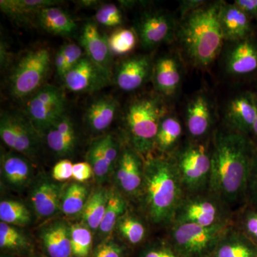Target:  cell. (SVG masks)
<instances>
[{
	"instance_id": "cell-1",
	"label": "cell",
	"mask_w": 257,
	"mask_h": 257,
	"mask_svg": "<svg viewBox=\"0 0 257 257\" xmlns=\"http://www.w3.org/2000/svg\"><path fill=\"white\" fill-rule=\"evenodd\" d=\"M255 150L249 137L231 128L214 135L209 192L230 213L238 212L246 205L248 177Z\"/></svg>"
},
{
	"instance_id": "cell-2",
	"label": "cell",
	"mask_w": 257,
	"mask_h": 257,
	"mask_svg": "<svg viewBox=\"0 0 257 257\" xmlns=\"http://www.w3.org/2000/svg\"><path fill=\"white\" fill-rule=\"evenodd\" d=\"M143 190L147 214L157 224H172L185 194L175 161L152 157L144 164Z\"/></svg>"
},
{
	"instance_id": "cell-3",
	"label": "cell",
	"mask_w": 257,
	"mask_h": 257,
	"mask_svg": "<svg viewBox=\"0 0 257 257\" xmlns=\"http://www.w3.org/2000/svg\"><path fill=\"white\" fill-rule=\"evenodd\" d=\"M221 3L201 8L187 15L180 30V39L187 57L197 67L213 62L224 40L219 21Z\"/></svg>"
},
{
	"instance_id": "cell-4",
	"label": "cell",
	"mask_w": 257,
	"mask_h": 257,
	"mask_svg": "<svg viewBox=\"0 0 257 257\" xmlns=\"http://www.w3.org/2000/svg\"><path fill=\"white\" fill-rule=\"evenodd\" d=\"M164 117V108L152 96L133 101L126 114V123L132 144L137 152L147 155L155 147L157 132Z\"/></svg>"
},
{
	"instance_id": "cell-5",
	"label": "cell",
	"mask_w": 257,
	"mask_h": 257,
	"mask_svg": "<svg viewBox=\"0 0 257 257\" xmlns=\"http://www.w3.org/2000/svg\"><path fill=\"white\" fill-rule=\"evenodd\" d=\"M230 221L211 226L174 224L170 243L182 257H211Z\"/></svg>"
},
{
	"instance_id": "cell-6",
	"label": "cell",
	"mask_w": 257,
	"mask_h": 257,
	"mask_svg": "<svg viewBox=\"0 0 257 257\" xmlns=\"http://www.w3.org/2000/svg\"><path fill=\"white\" fill-rule=\"evenodd\" d=\"M50 66V52L47 49H35L24 55L10 77L12 96L25 99L33 95L45 85Z\"/></svg>"
},
{
	"instance_id": "cell-7",
	"label": "cell",
	"mask_w": 257,
	"mask_h": 257,
	"mask_svg": "<svg viewBox=\"0 0 257 257\" xmlns=\"http://www.w3.org/2000/svg\"><path fill=\"white\" fill-rule=\"evenodd\" d=\"M181 183L185 195L209 191L211 152L202 144H190L175 158Z\"/></svg>"
},
{
	"instance_id": "cell-8",
	"label": "cell",
	"mask_w": 257,
	"mask_h": 257,
	"mask_svg": "<svg viewBox=\"0 0 257 257\" xmlns=\"http://www.w3.org/2000/svg\"><path fill=\"white\" fill-rule=\"evenodd\" d=\"M229 214L224 206L208 191L184 196L176 210L172 224L211 226L230 221Z\"/></svg>"
},
{
	"instance_id": "cell-9",
	"label": "cell",
	"mask_w": 257,
	"mask_h": 257,
	"mask_svg": "<svg viewBox=\"0 0 257 257\" xmlns=\"http://www.w3.org/2000/svg\"><path fill=\"white\" fill-rule=\"evenodd\" d=\"M65 100L63 91L52 84H45L30 96L25 114L40 136L65 114Z\"/></svg>"
},
{
	"instance_id": "cell-10",
	"label": "cell",
	"mask_w": 257,
	"mask_h": 257,
	"mask_svg": "<svg viewBox=\"0 0 257 257\" xmlns=\"http://www.w3.org/2000/svg\"><path fill=\"white\" fill-rule=\"evenodd\" d=\"M0 137L7 146L23 156L32 157L38 150L40 134L27 115L18 111L2 112Z\"/></svg>"
},
{
	"instance_id": "cell-11",
	"label": "cell",
	"mask_w": 257,
	"mask_h": 257,
	"mask_svg": "<svg viewBox=\"0 0 257 257\" xmlns=\"http://www.w3.org/2000/svg\"><path fill=\"white\" fill-rule=\"evenodd\" d=\"M110 78V74L84 56L62 79L67 89L72 92H92L107 86Z\"/></svg>"
},
{
	"instance_id": "cell-12",
	"label": "cell",
	"mask_w": 257,
	"mask_h": 257,
	"mask_svg": "<svg viewBox=\"0 0 257 257\" xmlns=\"http://www.w3.org/2000/svg\"><path fill=\"white\" fill-rule=\"evenodd\" d=\"M256 117V94L249 92L242 93L230 101L226 119L231 130L251 138Z\"/></svg>"
},
{
	"instance_id": "cell-13",
	"label": "cell",
	"mask_w": 257,
	"mask_h": 257,
	"mask_svg": "<svg viewBox=\"0 0 257 257\" xmlns=\"http://www.w3.org/2000/svg\"><path fill=\"white\" fill-rule=\"evenodd\" d=\"M119 145L111 135L95 140L88 152V160L98 182H102L114 168L119 157Z\"/></svg>"
},
{
	"instance_id": "cell-14",
	"label": "cell",
	"mask_w": 257,
	"mask_h": 257,
	"mask_svg": "<svg viewBox=\"0 0 257 257\" xmlns=\"http://www.w3.org/2000/svg\"><path fill=\"white\" fill-rule=\"evenodd\" d=\"M116 179L126 194L135 195L143 189L144 165L138 152L133 149H124L120 155Z\"/></svg>"
},
{
	"instance_id": "cell-15",
	"label": "cell",
	"mask_w": 257,
	"mask_h": 257,
	"mask_svg": "<svg viewBox=\"0 0 257 257\" xmlns=\"http://www.w3.org/2000/svg\"><path fill=\"white\" fill-rule=\"evenodd\" d=\"M80 43L88 58L111 75V52L108 39L101 35L95 24L88 22L84 25Z\"/></svg>"
},
{
	"instance_id": "cell-16",
	"label": "cell",
	"mask_w": 257,
	"mask_h": 257,
	"mask_svg": "<svg viewBox=\"0 0 257 257\" xmlns=\"http://www.w3.org/2000/svg\"><path fill=\"white\" fill-rule=\"evenodd\" d=\"M151 69V61L147 56L130 57L120 63L115 75V82L121 90H137L146 82Z\"/></svg>"
},
{
	"instance_id": "cell-17",
	"label": "cell",
	"mask_w": 257,
	"mask_h": 257,
	"mask_svg": "<svg viewBox=\"0 0 257 257\" xmlns=\"http://www.w3.org/2000/svg\"><path fill=\"white\" fill-rule=\"evenodd\" d=\"M226 59L228 73L248 75L257 72V39L253 36L235 42Z\"/></svg>"
},
{
	"instance_id": "cell-18",
	"label": "cell",
	"mask_w": 257,
	"mask_h": 257,
	"mask_svg": "<svg viewBox=\"0 0 257 257\" xmlns=\"http://www.w3.org/2000/svg\"><path fill=\"white\" fill-rule=\"evenodd\" d=\"M219 21L224 40L237 42L252 36L251 19L234 3H221Z\"/></svg>"
},
{
	"instance_id": "cell-19",
	"label": "cell",
	"mask_w": 257,
	"mask_h": 257,
	"mask_svg": "<svg viewBox=\"0 0 257 257\" xmlns=\"http://www.w3.org/2000/svg\"><path fill=\"white\" fill-rule=\"evenodd\" d=\"M173 33V24L167 15L153 13L143 19L139 29L140 40L145 49H152L168 41Z\"/></svg>"
},
{
	"instance_id": "cell-20",
	"label": "cell",
	"mask_w": 257,
	"mask_h": 257,
	"mask_svg": "<svg viewBox=\"0 0 257 257\" xmlns=\"http://www.w3.org/2000/svg\"><path fill=\"white\" fill-rule=\"evenodd\" d=\"M211 257H257V244L231 225L221 238Z\"/></svg>"
},
{
	"instance_id": "cell-21",
	"label": "cell",
	"mask_w": 257,
	"mask_h": 257,
	"mask_svg": "<svg viewBox=\"0 0 257 257\" xmlns=\"http://www.w3.org/2000/svg\"><path fill=\"white\" fill-rule=\"evenodd\" d=\"M45 137L47 146L57 156L65 157L73 152L77 135L73 122L66 114L47 132Z\"/></svg>"
},
{
	"instance_id": "cell-22",
	"label": "cell",
	"mask_w": 257,
	"mask_h": 257,
	"mask_svg": "<svg viewBox=\"0 0 257 257\" xmlns=\"http://www.w3.org/2000/svg\"><path fill=\"white\" fill-rule=\"evenodd\" d=\"M61 187L50 182L39 184L32 191L31 202L35 214L40 218H48L58 211L62 201Z\"/></svg>"
},
{
	"instance_id": "cell-23",
	"label": "cell",
	"mask_w": 257,
	"mask_h": 257,
	"mask_svg": "<svg viewBox=\"0 0 257 257\" xmlns=\"http://www.w3.org/2000/svg\"><path fill=\"white\" fill-rule=\"evenodd\" d=\"M42 248L46 257H72L70 229L62 222L51 225L41 234Z\"/></svg>"
},
{
	"instance_id": "cell-24",
	"label": "cell",
	"mask_w": 257,
	"mask_h": 257,
	"mask_svg": "<svg viewBox=\"0 0 257 257\" xmlns=\"http://www.w3.org/2000/svg\"><path fill=\"white\" fill-rule=\"evenodd\" d=\"M154 72L157 90L164 95H173L177 92L182 79L177 60L170 56L161 57L155 64Z\"/></svg>"
},
{
	"instance_id": "cell-25",
	"label": "cell",
	"mask_w": 257,
	"mask_h": 257,
	"mask_svg": "<svg viewBox=\"0 0 257 257\" xmlns=\"http://www.w3.org/2000/svg\"><path fill=\"white\" fill-rule=\"evenodd\" d=\"M117 108V101L111 96H104L93 101L86 112L88 126L95 133L104 131L112 123Z\"/></svg>"
},
{
	"instance_id": "cell-26",
	"label": "cell",
	"mask_w": 257,
	"mask_h": 257,
	"mask_svg": "<svg viewBox=\"0 0 257 257\" xmlns=\"http://www.w3.org/2000/svg\"><path fill=\"white\" fill-rule=\"evenodd\" d=\"M211 115L207 98L196 96L189 103L187 110V126L189 135L194 138L204 136L210 128Z\"/></svg>"
},
{
	"instance_id": "cell-27",
	"label": "cell",
	"mask_w": 257,
	"mask_h": 257,
	"mask_svg": "<svg viewBox=\"0 0 257 257\" xmlns=\"http://www.w3.org/2000/svg\"><path fill=\"white\" fill-rule=\"evenodd\" d=\"M1 172L7 183L18 188L26 185L32 177L31 166L25 156L19 154L2 156Z\"/></svg>"
},
{
	"instance_id": "cell-28",
	"label": "cell",
	"mask_w": 257,
	"mask_h": 257,
	"mask_svg": "<svg viewBox=\"0 0 257 257\" xmlns=\"http://www.w3.org/2000/svg\"><path fill=\"white\" fill-rule=\"evenodd\" d=\"M39 23L44 30L56 35H70L77 28L68 13L57 6L47 7L37 14Z\"/></svg>"
},
{
	"instance_id": "cell-29",
	"label": "cell",
	"mask_w": 257,
	"mask_h": 257,
	"mask_svg": "<svg viewBox=\"0 0 257 257\" xmlns=\"http://www.w3.org/2000/svg\"><path fill=\"white\" fill-rule=\"evenodd\" d=\"M59 1L54 0H2V12L10 18L23 21L32 15H37L47 7L57 6Z\"/></svg>"
},
{
	"instance_id": "cell-30",
	"label": "cell",
	"mask_w": 257,
	"mask_h": 257,
	"mask_svg": "<svg viewBox=\"0 0 257 257\" xmlns=\"http://www.w3.org/2000/svg\"><path fill=\"white\" fill-rule=\"evenodd\" d=\"M108 198L109 193L104 189H99L87 199L82 211V218L89 229H99L105 214Z\"/></svg>"
},
{
	"instance_id": "cell-31",
	"label": "cell",
	"mask_w": 257,
	"mask_h": 257,
	"mask_svg": "<svg viewBox=\"0 0 257 257\" xmlns=\"http://www.w3.org/2000/svg\"><path fill=\"white\" fill-rule=\"evenodd\" d=\"M0 248L5 252L14 254H32L27 238L14 226L3 221L0 223Z\"/></svg>"
},
{
	"instance_id": "cell-32",
	"label": "cell",
	"mask_w": 257,
	"mask_h": 257,
	"mask_svg": "<svg viewBox=\"0 0 257 257\" xmlns=\"http://www.w3.org/2000/svg\"><path fill=\"white\" fill-rule=\"evenodd\" d=\"M182 134V125L179 120L175 116H165L161 120L155 147L161 152H170L178 143Z\"/></svg>"
},
{
	"instance_id": "cell-33",
	"label": "cell",
	"mask_w": 257,
	"mask_h": 257,
	"mask_svg": "<svg viewBox=\"0 0 257 257\" xmlns=\"http://www.w3.org/2000/svg\"><path fill=\"white\" fill-rule=\"evenodd\" d=\"M87 189L79 183H72L62 194L61 209L68 216L82 212L87 202Z\"/></svg>"
},
{
	"instance_id": "cell-34",
	"label": "cell",
	"mask_w": 257,
	"mask_h": 257,
	"mask_svg": "<svg viewBox=\"0 0 257 257\" xmlns=\"http://www.w3.org/2000/svg\"><path fill=\"white\" fill-rule=\"evenodd\" d=\"M126 209V203L119 193H109L105 214L101 221L99 230L103 234H108L114 229L119 219L124 215Z\"/></svg>"
},
{
	"instance_id": "cell-35",
	"label": "cell",
	"mask_w": 257,
	"mask_h": 257,
	"mask_svg": "<svg viewBox=\"0 0 257 257\" xmlns=\"http://www.w3.org/2000/svg\"><path fill=\"white\" fill-rule=\"evenodd\" d=\"M72 257H92L93 238L90 230L82 224H75L70 228Z\"/></svg>"
},
{
	"instance_id": "cell-36",
	"label": "cell",
	"mask_w": 257,
	"mask_h": 257,
	"mask_svg": "<svg viewBox=\"0 0 257 257\" xmlns=\"http://www.w3.org/2000/svg\"><path fill=\"white\" fill-rule=\"evenodd\" d=\"M0 220L16 226H26L30 222V213L23 203L14 200L0 202Z\"/></svg>"
},
{
	"instance_id": "cell-37",
	"label": "cell",
	"mask_w": 257,
	"mask_h": 257,
	"mask_svg": "<svg viewBox=\"0 0 257 257\" xmlns=\"http://www.w3.org/2000/svg\"><path fill=\"white\" fill-rule=\"evenodd\" d=\"M118 229L125 241L133 246L143 242L146 235L145 225L133 216H123L117 223Z\"/></svg>"
},
{
	"instance_id": "cell-38",
	"label": "cell",
	"mask_w": 257,
	"mask_h": 257,
	"mask_svg": "<svg viewBox=\"0 0 257 257\" xmlns=\"http://www.w3.org/2000/svg\"><path fill=\"white\" fill-rule=\"evenodd\" d=\"M108 43L112 53L125 55L131 52L136 46L137 37L133 30L121 29L109 37Z\"/></svg>"
},
{
	"instance_id": "cell-39",
	"label": "cell",
	"mask_w": 257,
	"mask_h": 257,
	"mask_svg": "<svg viewBox=\"0 0 257 257\" xmlns=\"http://www.w3.org/2000/svg\"><path fill=\"white\" fill-rule=\"evenodd\" d=\"M239 212L236 227L257 244V208L245 205Z\"/></svg>"
},
{
	"instance_id": "cell-40",
	"label": "cell",
	"mask_w": 257,
	"mask_h": 257,
	"mask_svg": "<svg viewBox=\"0 0 257 257\" xmlns=\"http://www.w3.org/2000/svg\"><path fill=\"white\" fill-rule=\"evenodd\" d=\"M95 18L98 23L108 28L119 26L123 21L121 11L114 4L102 5L96 12Z\"/></svg>"
},
{
	"instance_id": "cell-41",
	"label": "cell",
	"mask_w": 257,
	"mask_h": 257,
	"mask_svg": "<svg viewBox=\"0 0 257 257\" xmlns=\"http://www.w3.org/2000/svg\"><path fill=\"white\" fill-rule=\"evenodd\" d=\"M127 247L114 241L105 240L93 250L92 257H126Z\"/></svg>"
},
{
	"instance_id": "cell-42",
	"label": "cell",
	"mask_w": 257,
	"mask_h": 257,
	"mask_svg": "<svg viewBox=\"0 0 257 257\" xmlns=\"http://www.w3.org/2000/svg\"><path fill=\"white\" fill-rule=\"evenodd\" d=\"M246 205L257 208V147L250 169L246 187Z\"/></svg>"
},
{
	"instance_id": "cell-43",
	"label": "cell",
	"mask_w": 257,
	"mask_h": 257,
	"mask_svg": "<svg viewBox=\"0 0 257 257\" xmlns=\"http://www.w3.org/2000/svg\"><path fill=\"white\" fill-rule=\"evenodd\" d=\"M139 257H182L170 243H160L144 248Z\"/></svg>"
},
{
	"instance_id": "cell-44",
	"label": "cell",
	"mask_w": 257,
	"mask_h": 257,
	"mask_svg": "<svg viewBox=\"0 0 257 257\" xmlns=\"http://www.w3.org/2000/svg\"><path fill=\"white\" fill-rule=\"evenodd\" d=\"M61 50L63 52L64 57V74H65L78 63L81 59L84 57V55H83L82 47L75 44L64 45Z\"/></svg>"
},
{
	"instance_id": "cell-45",
	"label": "cell",
	"mask_w": 257,
	"mask_h": 257,
	"mask_svg": "<svg viewBox=\"0 0 257 257\" xmlns=\"http://www.w3.org/2000/svg\"><path fill=\"white\" fill-rule=\"evenodd\" d=\"M73 165L68 160H62L57 162L52 170V178L58 182H62L71 178L72 177Z\"/></svg>"
},
{
	"instance_id": "cell-46",
	"label": "cell",
	"mask_w": 257,
	"mask_h": 257,
	"mask_svg": "<svg viewBox=\"0 0 257 257\" xmlns=\"http://www.w3.org/2000/svg\"><path fill=\"white\" fill-rule=\"evenodd\" d=\"M94 175L92 166L89 162H78L73 165L72 178L78 182H85Z\"/></svg>"
},
{
	"instance_id": "cell-47",
	"label": "cell",
	"mask_w": 257,
	"mask_h": 257,
	"mask_svg": "<svg viewBox=\"0 0 257 257\" xmlns=\"http://www.w3.org/2000/svg\"><path fill=\"white\" fill-rule=\"evenodd\" d=\"M234 4L250 18L257 20V0H236Z\"/></svg>"
},
{
	"instance_id": "cell-48",
	"label": "cell",
	"mask_w": 257,
	"mask_h": 257,
	"mask_svg": "<svg viewBox=\"0 0 257 257\" xmlns=\"http://www.w3.org/2000/svg\"><path fill=\"white\" fill-rule=\"evenodd\" d=\"M204 4V1H198V0H187L182 1L180 3V12L182 15H189V13L195 11L202 8Z\"/></svg>"
},
{
	"instance_id": "cell-49",
	"label": "cell",
	"mask_w": 257,
	"mask_h": 257,
	"mask_svg": "<svg viewBox=\"0 0 257 257\" xmlns=\"http://www.w3.org/2000/svg\"><path fill=\"white\" fill-rule=\"evenodd\" d=\"M9 52L5 47V42H1V67L5 68L9 62Z\"/></svg>"
},
{
	"instance_id": "cell-50",
	"label": "cell",
	"mask_w": 257,
	"mask_h": 257,
	"mask_svg": "<svg viewBox=\"0 0 257 257\" xmlns=\"http://www.w3.org/2000/svg\"><path fill=\"white\" fill-rule=\"evenodd\" d=\"M251 139L253 143H254L255 146L257 147V117L256 121H255L254 125L251 133Z\"/></svg>"
},
{
	"instance_id": "cell-51",
	"label": "cell",
	"mask_w": 257,
	"mask_h": 257,
	"mask_svg": "<svg viewBox=\"0 0 257 257\" xmlns=\"http://www.w3.org/2000/svg\"><path fill=\"white\" fill-rule=\"evenodd\" d=\"M79 4L84 5V6L92 7L94 6L95 5H97L99 2L96 1H81L78 2Z\"/></svg>"
},
{
	"instance_id": "cell-52",
	"label": "cell",
	"mask_w": 257,
	"mask_h": 257,
	"mask_svg": "<svg viewBox=\"0 0 257 257\" xmlns=\"http://www.w3.org/2000/svg\"><path fill=\"white\" fill-rule=\"evenodd\" d=\"M28 257H46L45 256H43L42 254H35V253H32L31 255L28 256Z\"/></svg>"
}]
</instances>
